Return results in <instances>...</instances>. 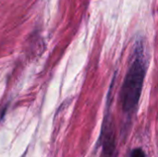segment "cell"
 <instances>
[{"label": "cell", "mask_w": 158, "mask_h": 157, "mask_svg": "<svg viewBox=\"0 0 158 157\" xmlns=\"http://www.w3.org/2000/svg\"><path fill=\"white\" fill-rule=\"evenodd\" d=\"M145 72L146 60L144 48L142 43H138L134 50L133 60L129 68L119 93L121 108L128 115L133 114L137 108L143 92Z\"/></svg>", "instance_id": "cell-1"}, {"label": "cell", "mask_w": 158, "mask_h": 157, "mask_svg": "<svg viewBox=\"0 0 158 157\" xmlns=\"http://www.w3.org/2000/svg\"><path fill=\"white\" fill-rule=\"evenodd\" d=\"M100 142L103 148L102 157H115L116 155L115 130L113 128V122L108 115L105 118L103 124Z\"/></svg>", "instance_id": "cell-2"}, {"label": "cell", "mask_w": 158, "mask_h": 157, "mask_svg": "<svg viewBox=\"0 0 158 157\" xmlns=\"http://www.w3.org/2000/svg\"><path fill=\"white\" fill-rule=\"evenodd\" d=\"M131 157H145V153H144V151L143 149L137 148V149H134L131 152Z\"/></svg>", "instance_id": "cell-3"}]
</instances>
